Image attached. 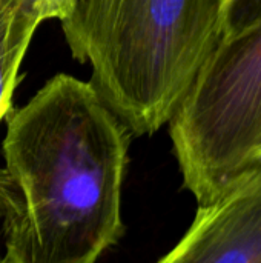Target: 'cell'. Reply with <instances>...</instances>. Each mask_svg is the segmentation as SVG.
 Returning <instances> with one entry per match:
<instances>
[{
    "instance_id": "7",
    "label": "cell",
    "mask_w": 261,
    "mask_h": 263,
    "mask_svg": "<svg viewBox=\"0 0 261 263\" xmlns=\"http://www.w3.org/2000/svg\"><path fill=\"white\" fill-rule=\"evenodd\" d=\"M34 8L40 23L49 18L65 20L74 8V0H34Z\"/></svg>"
},
{
    "instance_id": "3",
    "label": "cell",
    "mask_w": 261,
    "mask_h": 263,
    "mask_svg": "<svg viewBox=\"0 0 261 263\" xmlns=\"http://www.w3.org/2000/svg\"><path fill=\"white\" fill-rule=\"evenodd\" d=\"M157 263H261V194L198 206L188 233Z\"/></svg>"
},
{
    "instance_id": "1",
    "label": "cell",
    "mask_w": 261,
    "mask_h": 263,
    "mask_svg": "<svg viewBox=\"0 0 261 263\" xmlns=\"http://www.w3.org/2000/svg\"><path fill=\"white\" fill-rule=\"evenodd\" d=\"M3 263H95L123 234L131 133L89 82L51 77L6 114Z\"/></svg>"
},
{
    "instance_id": "8",
    "label": "cell",
    "mask_w": 261,
    "mask_h": 263,
    "mask_svg": "<svg viewBox=\"0 0 261 263\" xmlns=\"http://www.w3.org/2000/svg\"><path fill=\"white\" fill-rule=\"evenodd\" d=\"M0 263H3V262H2V259H0Z\"/></svg>"
},
{
    "instance_id": "5",
    "label": "cell",
    "mask_w": 261,
    "mask_h": 263,
    "mask_svg": "<svg viewBox=\"0 0 261 263\" xmlns=\"http://www.w3.org/2000/svg\"><path fill=\"white\" fill-rule=\"evenodd\" d=\"M222 39L240 34L261 20V0H222Z\"/></svg>"
},
{
    "instance_id": "4",
    "label": "cell",
    "mask_w": 261,
    "mask_h": 263,
    "mask_svg": "<svg viewBox=\"0 0 261 263\" xmlns=\"http://www.w3.org/2000/svg\"><path fill=\"white\" fill-rule=\"evenodd\" d=\"M38 25L34 0H0V122L12 108L20 65Z\"/></svg>"
},
{
    "instance_id": "2",
    "label": "cell",
    "mask_w": 261,
    "mask_h": 263,
    "mask_svg": "<svg viewBox=\"0 0 261 263\" xmlns=\"http://www.w3.org/2000/svg\"><path fill=\"white\" fill-rule=\"evenodd\" d=\"M222 0H74L71 55L132 136L168 125L222 39Z\"/></svg>"
},
{
    "instance_id": "6",
    "label": "cell",
    "mask_w": 261,
    "mask_h": 263,
    "mask_svg": "<svg viewBox=\"0 0 261 263\" xmlns=\"http://www.w3.org/2000/svg\"><path fill=\"white\" fill-rule=\"evenodd\" d=\"M235 193H249V194H261V153L251 160L243 171L234 179L226 194Z\"/></svg>"
}]
</instances>
